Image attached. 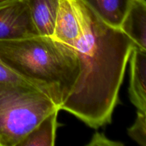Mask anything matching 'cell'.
I'll return each mask as SVG.
<instances>
[{"label": "cell", "mask_w": 146, "mask_h": 146, "mask_svg": "<svg viewBox=\"0 0 146 146\" xmlns=\"http://www.w3.org/2000/svg\"><path fill=\"white\" fill-rule=\"evenodd\" d=\"M39 36H52L59 0H24Z\"/></svg>", "instance_id": "cell-8"}, {"label": "cell", "mask_w": 146, "mask_h": 146, "mask_svg": "<svg viewBox=\"0 0 146 146\" xmlns=\"http://www.w3.org/2000/svg\"><path fill=\"white\" fill-rule=\"evenodd\" d=\"M39 36L24 0H0V40Z\"/></svg>", "instance_id": "cell-4"}, {"label": "cell", "mask_w": 146, "mask_h": 146, "mask_svg": "<svg viewBox=\"0 0 146 146\" xmlns=\"http://www.w3.org/2000/svg\"><path fill=\"white\" fill-rule=\"evenodd\" d=\"M0 60L46 94L59 109L72 91L80 73L75 48L52 36L0 40Z\"/></svg>", "instance_id": "cell-2"}, {"label": "cell", "mask_w": 146, "mask_h": 146, "mask_svg": "<svg viewBox=\"0 0 146 146\" xmlns=\"http://www.w3.org/2000/svg\"><path fill=\"white\" fill-rule=\"evenodd\" d=\"M90 145H119L118 143L111 142L110 140L107 139L104 134L96 133L93 138L91 143H89Z\"/></svg>", "instance_id": "cell-13"}, {"label": "cell", "mask_w": 146, "mask_h": 146, "mask_svg": "<svg viewBox=\"0 0 146 146\" xmlns=\"http://www.w3.org/2000/svg\"><path fill=\"white\" fill-rule=\"evenodd\" d=\"M129 60L131 65L130 99L138 111H146V51L135 45Z\"/></svg>", "instance_id": "cell-6"}, {"label": "cell", "mask_w": 146, "mask_h": 146, "mask_svg": "<svg viewBox=\"0 0 146 146\" xmlns=\"http://www.w3.org/2000/svg\"><path fill=\"white\" fill-rule=\"evenodd\" d=\"M81 34V27L72 0H59L53 38L74 48Z\"/></svg>", "instance_id": "cell-5"}, {"label": "cell", "mask_w": 146, "mask_h": 146, "mask_svg": "<svg viewBox=\"0 0 146 146\" xmlns=\"http://www.w3.org/2000/svg\"><path fill=\"white\" fill-rule=\"evenodd\" d=\"M104 22L120 28L133 0H79Z\"/></svg>", "instance_id": "cell-9"}, {"label": "cell", "mask_w": 146, "mask_h": 146, "mask_svg": "<svg viewBox=\"0 0 146 146\" xmlns=\"http://www.w3.org/2000/svg\"><path fill=\"white\" fill-rule=\"evenodd\" d=\"M128 135L141 146H146V111H138L135 122L128 129Z\"/></svg>", "instance_id": "cell-11"}, {"label": "cell", "mask_w": 146, "mask_h": 146, "mask_svg": "<svg viewBox=\"0 0 146 146\" xmlns=\"http://www.w3.org/2000/svg\"><path fill=\"white\" fill-rule=\"evenodd\" d=\"M56 109L46 116L22 140L19 146H54L55 145L57 116Z\"/></svg>", "instance_id": "cell-10"}, {"label": "cell", "mask_w": 146, "mask_h": 146, "mask_svg": "<svg viewBox=\"0 0 146 146\" xmlns=\"http://www.w3.org/2000/svg\"><path fill=\"white\" fill-rule=\"evenodd\" d=\"M72 1L81 27L74 47L80 73L60 110L97 129L111 122L135 44L120 28L106 24L81 1Z\"/></svg>", "instance_id": "cell-1"}, {"label": "cell", "mask_w": 146, "mask_h": 146, "mask_svg": "<svg viewBox=\"0 0 146 146\" xmlns=\"http://www.w3.org/2000/svg\"><path fill=\"white\" fill-rule=\"evenodd\" d=\"M0 81H8V82L20 83V84H30L21 77L9 68L4 65L0 60ZM31 85V84H30ZM35 87V86H34Z\"/></svg>", "instance_id": "cell-12"}, {"label": "cell", "mask_w": 146, "mask_h": 146, "mask_svg": "<svg viewBox=\"0 0 146 146\" xmlns=\"http://www.w3.org/2000/svg\"><path fill=\"white\" fill-rule=\"evenodd\" d=\"M120 29L137 46L146 51L145 0H133L121 23Z\"/></svg>", "instance_id": "cell-7"}, {"label": "cell", "mask_w": 146, "mask_h": 146, "mask_svg": "<svg viewBox=\"0 0 146 146\" xmlns=\"http://www.w3.org/2000/svg\"><path fill=\"white\" fill-rule=\"evenodd\" d=\"M56 109L59 108L52 100L34 86L0 81V146H19Z\"/></svg>", "instance_id": "cell-3"}]
</instances>
